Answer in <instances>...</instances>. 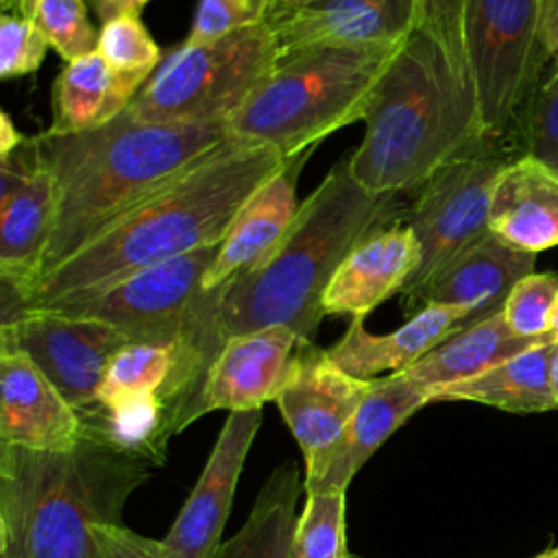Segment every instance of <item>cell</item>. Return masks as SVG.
<instances>
[{
	"instance_id": "42",
	"label": "cell",
	"mask_w": 558,
	"mask_h": 558,
	"mask_svg": "<svg viewBox=\"0 0 558 558\" xmlns=\"http://www.w3.org/2000/svg\"><path fill=\"white\" fill-rule=\"evenodd\" d=\"M549 381H551V392L554 399L558 403V344H554V353H551V364H549Z\"/></svg>"
},
{
	"instance_id": "21",
	"label": "cell",
	"mask_w": 558,
	"mask_h": 558,
	"mask_svg": "<svg viewBox=\"0 0 558 558\" xmlns=\"http://www.w3.org/2000/svg\"><path fill=\"white\" fill-rule=\"evenodd\" d=\"M469 316V310L460 305L432 303L390 333H371L364 318H351L344 336L327 353L344 373L357 379L401 373L466 327Z\"/></svg>"
},
{
	"instance_id": "5",
	"label": "cell",
	"mask_w": 558,
	"mask_h": 558,
	"mask_svg": "<svg viewBox=\"0 0 558 558\" xmlns=\"http://www.w3.org/2000/svg\"><path fill=\"white\" fill-rule=\"evenodd\" d=\"M150 464L87 434L68 451L0 442V558H89L92 527L120 523Z\"/></svg>"
},
{
	"instance_id": "34",
	"label": "cell",
	"mask_w": 558,
	"mask_h": 558,
	"mask_svg": "<svg viewBox=\"0 0 558 558\" xmlns=\"http://www.w3.org/2000/svg\"><path fill=\"white\" fill-rule=\"evenodd\" d=\"M279 9L281 0H198L185 41L205 44L248 26L268 24Z\"/></svg>"
},
{
	"instance_id": "23",
	"label": "cell",
	"mask_w": 558,
	"mask_h": 558,
	"mask_svg": "<svg viewBox=\"0 0 558 558\" xmlns=\"http://www.w3.org/2000/svg\"><path fill=\"white\" fill-rule=\"evenodd\" d=\"M488 229L508 244L541 253L558 244V177L530 155L499 174L488 211Z\"/></svg>"
},
{
	"instance_id": "14",
	"label": "cell",
	"mask_w": 558,
	"mask_h": 558,
	"mask_svg": "<svg viewBox=\"0 0 558 558\" xmlns=\"http://www.w3.org/2000/svg\"><path fill=\"white\" fill-rule=\"evenodd\" d=\"M262 425V408L229 412L207 464L163 543L179 558H207L220 543L238 477Z\"/></svg>"
},
{
	"instance_id": "10",
	"label": "cell",
	"mask_w": 558,
	"mask_h": 558,
	"mask_svg": "<svg viewBox=\"0 0 558 558\" xmlns=\"http://www.w3.org/2000/svg\"><path fill=\"white\" fill-rule=\"evenodd\" d=\"M129 342L109 323L54 310H22L0 327V344L26 353L81 421L96 412L107 366Z\"/></svg>"
},
{
	"instance_id": "16",
	"label": "cell",
	"mask_w": 558,
	"mask_h": 558,
	"mask_svg": "<svg viewBox=\"0 0 558 558\" xmlns=\"http://www.w3.org/2000/svg\"><path fill=\"white\" fill-rule=\"evenodd\" d=\"M85 438L76 410L22 351L0 344V442L68 451Z\"/></svg>"
},
{
	"instance_id": "13",
	"label": "cell",
	"mask_w": 558,
	"mask_h": 558,
	"mask_svg": "<svg viewBox=\"0 0 558 558\" xmlns=\"http://www.w3.org/2000/svg\"><path fill=\"white\" fill-rule=\"evenodd\" d=\"M368 388L371 379L344 373L314 340L296 344L275 405L303 451L305 471L336 445Z\"/></svg>"
},
{
	"instance_id": "30",
	"label": "cell",
	"mask_w": 558,
	"mask_h": 558,
	"mask_svg": "<svg viewBox=\"0 0 558 558\" xmlns=\"http://www.w3.org/2000/svg\"><path fill=\"white\" fill-rule=\"evenodd\" d=\"M96 50L113 70L142 85L163 61L161 50L144 26L140 13H124L100 24Z\"/></svg>"
},
{
	"instance_id": "28",
	"label": "cell",
	"mask_w": 558,
	"mask_h": 558,
	"mask_svg": "<svg viewBox=\"0 0 558 558\" xmlns=\"http://www.w3.org/2000/svg\"><path fill=\"white\" fill-rule=\"evenodd\" d=\"M172 347L129 342L111 357L107 366L98 395V408L126 397L159 395L172 373Z\"/></svg>"
},
{
	"instance_id": "38",
	"label": "cell",
	"mask_w": 558,
	"mask_h": 558,
	"mask_svg": "<svg viewBox=\"0 0 558 558\" xmlns=\"http://www.w3.org/2000/svg\"><path fill=\"white\" fill-rule=\"evenodd\" d=\"M543 37L551 59V65H558V0H538Z\"/></svg>"
},
{
	"instance_id": "36",
	"label": "cell",
	"mask_w": 558,
	"mask_h": 558,
	"mask_svg": "<svg viewBox=\"0 0 558 558\" xmlns=\"http://www.w3.org/2000/svg\"><path fill=\"white\" fill-rule=\"evenodd\" d=\"M414 2H416V28L432 35L445 48L458 74L471 83L466 46H464V0H414Z\"/></svg>"
},
{
	"instance_id": "44",
	"label": "cell",
	"mask_w": 558,
	"mask_h": 558,
	"mask_svg": "<svg viewBox=\"0 0 558 558\" xmlns=\"http://www.w3.org/2000/svg\"><path fill=\"white\" fill-rule=\"evenodd\" d=\"M534 558H558V545H551V547H547L545 551L536 554Z\"/></svg>"
},
{
	"instance_id": "18",
	"label": "cell",
	"mask_w": 558,
	"mask_h": 558,
	"mask_svg": "<svg viewBox=\"0 0 558 558\" xmlns=\"http://www.w3.org/2000/svg\"><path fill=\"white\" fill-rule=\"evenodd\" d=\"M427 403H432V392L401 373L371 379V388L342 436L314 469L305 471V495L333 488L347 490L366 460Z\"/></svg>"
},
{
	"instance_id": "8",
	"label": "cell",
	"mask_w": 558,
	"mask_h": 558,
	"mask_svg": "<svg viewBox=\"0 0 558 558\" xmlns=\"http://www.w3.org/2000/svg\"><path fill=\"white\" fill-rule=\"evenodd\" d=\"M521 155L512 135H484L418 187L405 218L418 242V266L401 292L408 316H414L423 290L490 231L488 211L495 183L504 168Z\"/></svg>"
},
{
	"instance_id": "1",
	"label": "cell",
	"mask_w": 558,
	"mask_h": 558,
	"mask_svg": "<svg viewBox=\"0 0 558 558\" xmlns=\"http://www.w3.org/2000/svg\"><path fill=\"white\" fill-rule=\"evenodd\" d=\"M408 211L401 192H371L340 161L301 203L270 253L222 286L201 290L172 347V373L159 392L170 434L192 423V405L227 340L268 327H290L301 340H314L325 316V288L342 259L368 235L399 225Z\"/></svg>"
},
{
	"instance_id": "46",
	"label": "cell",
	"mask_w": 558,
	"mask_h": 558,
	"mask_svg": "<svg viewBox=\"0 0 558 558\" xmlns=\"http://www.w3.org/2000/svg\"><path fill=\"white\" fill-rule=\"evenodd\" d=\"M551 70H554V72H556V74H558V65H551Z\"/></svg>"
},
{
	"instance_id": "3",
	"label": "cell",
	"mask_w": 558,
	"mask_h": 558,
	"mask_svg": "<svg viewBox=\"0 0 558 558\" xmlns=\"http://www.w3.org/2000/svg\"><path fill=\"white\" fill-rule=\"evenodd\" d=\"M225 140L227 122H146L129 109L92 131L35 135L57 192L39 279Z\"/></svg>"
},
{
	"instance_id": "2",
	"label": "cell",
	"mask_w": 558,
	"mask_h": 558,
	"mask_svg": "<svg viewBox=\"0 0 558 558\" xmlns=\"http://www.w3.org/2000/svg\"><path fill=\"white\" fill-rule=\"evenodd\" d=\"M283 159L275 148L225 140L46 272L22 299L2 292V318L98 294L137 270L220 244L238 209Z\"/></svg>"
},
{
	"instance_id": "20",
	"label": "cell",
	"mask_w": 558,
	"mask_h": 558,
	"mask_svg": "<svg viewBox=\"0 0 558 558\" xmlns=\"http://www.w3.org/2000/svg\"><path fill=\"white\" fill-rule=\"evenodd\" d=\"M416 266L418 242L408 222L368 235L342 259L327 283L325 316L366 318L379 303L405 290Z\"/></svg>"
},
{
	"instance_id": "37",
	"label": "cell",
	"mask_w": 558,
	"mask_h": 558,
	"mask_svg": "<svg viewBox=\"0 0 558 558\" xmlns=\"http://www.w3.org/2000/svg\"><path fill=\"white\" fill-rule=\"evenodd\" d=\"M89 558H179L166 543L142 536L122 523L92 527Z\"/></svg>"
},
{
	"instance_id": "43",
	"label": "cell",
	"mask_w": 558,
	"mask_h": 558,
	"mask_svg": "<svg viewBox=\"0 0 558 558\" xmlns=\"http://www.w3.org/2000/svg\"><path fill=\"white\" fill-rule=\"evenodd\" d=\"M549 333H551L554 342L558 344V299H556V305H554V312H551V318H549Z\"/></svg>"
},
{
	"instance_id": "6",
	"label": "cell",
	"mask_w": 558,
	"mask_h": 558,
	"mask_svg": "<svg viewBox=\"0 0 558 558\" xmlns=\"http://www.w3.org/2000/svg\"><path fill=\"white\" fill-rule=\"evenodd\" d=\"M401 46H310L279 57L270 74L227 120L229 137L294 157L364 120Z\"/></svg>"
},
{
	"instance_id": "31",
	"label": "cell",
	"mask_w": 558,
	"mask_h": 558,
	"mask_svg": "<svg viewBox=\"0 0 558 558\" xmlns=\"http://www.w3.org/2000/svg\"><path fill=\"white\" fill-rule=\"evenodd\" d=\"M512 137L523 155L558 177V74L551 68L517 118Z\"/></svg>"
},
{
	"instance_id": "24",
	"label": "cell",
	"mask_w": 558,
	"mask_h": 558,
	"mask_svg": "<svg viewBox=\"0 0 558 558\" xmlns=\"http://www.w3.org/2000/svg\"><path fill=\"white\" fill-rule=\"evenodd\" d=\"M543 342H554V338H525L514 333L506 325L499 310L482 320L462 327L436 349H432L425 357H421L416 364L401 371V375L427 388L434 401V395L438 390L473 379L490 371L493 366L514 357L517 353Z\"/></svg>"
},
{
	"instance_id": "26",
	"label": "cell",
	"mask_w": 558,
	"mask_h": 558,
	"mask_svg": "<svg viewBox=\"0 0 558 558\" xmlns=\"http://www.w3.org/2000/svg\"><path fill=\"white\" fill-rule=\"evenodd\" d=\"M554 344H536L473 379L447 386L434 395V401H475L506 412L554 410L558 408L549 381Z\"/></svg>"
},
{
	"instance_id": "11",
	"label": "cell",
	"mask_w": 558,
	"mask_h": 558,
	"mask_svg": "<svg viewBox=\"0 0 558 558\" xmlns=\"http://www.w3.org/2000/svg\"><path fill=\"white\" fill-rule=\"evenodd\" d=\"M218 246L183 253L137 270L98 294L44 310L109 323L131 342L174 347Z\"/></svg>"
},
{
	"instance_id": "39",
	"label": "cell",
	"mask_w": 558,
	"mask_h": 558,
	"mask_svg": "<svg viewBox=\"0 0 558 558\" xmlns=\"http://www.w3.org/2000/svg\"><path fill=\"white\" fill-rule=\"evenodd\" d=\"M87 7L94 11L100 24L124 15V13H140L148 0H85Z\"/></svg>"
},
{
	"instance_id": "35",
	"label": "cell",
	"mask_w": 558,
	"mask_h": 558,
	"mask_svg": "<svg viewBox=\"0 0 558 558\" xmlns=\"http://www.w3.org/2000/svg\"><path fill=\"white\" fill-rule=\"evenodd\" d=\"M50 48L33 20L2 13L0 17V76L15 78L37 72Z\"/></svg>"
},
{
	"instance_id": "22",
	"label": "cell",
	"mask_w": 558,
	"mask_h": 558,
	"mask_svg": "<svg viewBox=\"0 0 558 558\" xmlns=\"http://www.w3.org/2000/svg\"><path fill=\"white\" fill-rule=\"evenodd\" d=\"M536 253L517 248L488 231L458 255L418 296L414 314L432 303L469 310V325L499 312L510 290L534 272Z\"/></svg>"
},
{
	"instance_id": "4",
	"label": "cell",
	"mask_w": 558,
	"mask_h": 558,
	"mask_svg": "<svg viewBox=\"0 0 558 558\" xmlns=\"http://www.w3.org/2000/svg\"><path fill=\"white\" fill-rule=\"evenodd\" d=\"M364 124V137L347 166L371 192L418 190L484 137L473 85L421 28L408 35L386 68Z\"/></svg>"
},
{
	"instance_id": "25",
	"label": "cell",
	"mask_w": 558,
	"mask_h": 558,
	"mask_svg": "<svg viewBox=\"0 0 558 558\" xmlns=\"http://www.w3.org/2000/svg\"><path fill=\"white\" fill-rule=\"evenodd\" d=\"M142 89L98 52L68 61L52 83L50 133H83L118 118Z\"/></svg>"
},
{
	"instance_id": "27",
	"label": "cell",
	"mask_w": 558,
	"mask_h": 558,
	"mask_svg": "<svg viewBox=\"0 0 558 558\" xmlns=\"http://www.w3.org/2000/svg\"><path fill=\"white\" fill-rule=\"evenodd\" d=\"M299 493L296 462L288 460L264 482L246 523L207 558H292Z\"/></svg>"
},
{
	"instance_id": "33",
	"label": "cell",
	"mask_w": 558,
	"mask_h": 558,
	"mask_svg": "<svg viewBox=\"0 0 558 558\" xmlns=\"http://www.w3.org/2000/svg\"><path fill=\"white\" fill-rule=\"evenodd\" d=\"M558 299L556 272H530L510 290L501 314L506 325L525 338H543L549 333V318Z\"/></svg>"
},
{
	"instance_id": "29",
	"label": "cell",
	"mask_w": 558,
	"mask_h": 558,
	"mask_svg": "<svg viewBox=\"0 0 558 558\" xmlns=\"http://www.w3.org/2000/svg\"><path fill=\"white\" fill-rule=\"evenodd\" d=\"M344 512L347 490L307 493L292 538V558H349Z\"/></svg>"
},
{
	"instance_id": "32",
	"label": "cell",
	"mask_w": 558,
	"mask_h": 558,
	"mask_svg": "<svg viewBox=\"0 0 558 558\" xmlns=\"http://www.w3.org/2000/svg\"><path fill=\"white\" fill-rule=\"evenodd\" d=\"M85 0H39L31 20L46 35L61 59L74 61L98 48V31L92 26Z\"/></svg>"
},
{
	"instance_id": "9",
	"label": "cell",
	"mask_w": 558,
	"mask_h": 558,
	"mask_svg": "<svg viewBox=\"0 0 558 558\" xmlns=\"http://www.w3.org/2000/svg\"><path fill=\"white\" fill-rule=\"evenodd\" d=\"M464 46L484 135H512L551 61L538 0H464Z\"/></svg>"
},
{
	"instance_id": "17",
	"label": "cell",
	"mask_w": 558,
	"mask_h": 558,
	"mask_svg": "<svg viewBox=\"0 0 558 558\" xmlns=\"http://www.w3.org/2000/svg\"><path fill=\"white\" fill-rule=\"evenodd\" d=\"M299 342L290 327H268L227 340L205 375L190 418L214 410H255L275 401Z\"/></svg>"
},
{
	"instance_id": "41",
	"label": "cell",
	"mask_w": 558,
	"mask_h": 558,
	"mask_svg": "<svg viewBox=\"0 0 558 558\" xmlns=\"http://www.w3.org/2000/svg\"><path fill=\"white\" fill-rule=\"evenodd\" d=\"M37 2H39V0H0L4 13L22 15V17H28V20H31V15H33Z\"/></svg>"
},
{
	"instance_id": "40",
	"label": "cell",
	"mask_w": 558,
	"mask_h": 558,
	"mask_svg": "<svg viewBox=\"0 0 558 558\" xmlns=\"http://www.w3.org/2000/svg\"><path fill=\"white\" fill-rule=\"evenodd\" d=\"M22 142H24V135L17 133L11 116L2 111L0 113V159L9 157Z\"/></svg>"
},
{
	"instance_id": "19",
	"label": "cell",
	"mask_w": 558,
	"mask_h": 558,
	"mask_svg": "<svg viewBox=\"0 0 558 558\" xmlns=\"http://www.w3.org/2000/svg\"><path fill=\"white\" fill-rule=\"evenodd\" d=\"M310 155L312 150L286 157L281 168L244 201L203 277L201 290L222 286L233 275L255 266L279 244L301 207L296 179Z\"/></svg>"
},
{
	"instance_id": "45",
	"label": "cell",
	"mask_w": 558,
	"mask_h": 558,
	"mask_svg": "<svg viewBox=\"0 0 558 558\" xmlns=\"http://www.w3.org/2000/svg\"><path fill=\"white\" fill-rule=\"evenodd\" d=\"M307 2H314V0H281V9H290V7H301V4H307Z\"/></svg>"
},
{
	"instance_id": "15",
	"label": "cell",
	"mask_w": 558,
	"mask_h": 558,
	"mask_svg": "<svg viewBox=\"0 0 558 558\" xmlns=\"http://www.w3.org/2000/svg\"><path fill=\"white\" fill-rule=\"evenodd\" d=\"M279 57L310 46H401L416 28L414 0H314L268 22Z\"/></svg>"
},
{
	"instance_id": "12",
	"label": "cell",
	"mask_w": 558,
	"mask_h": 558,
	"mask_svg": "<svg viewBox=\"0 0 558 558\" xmlns=\"http://www.w3.org/2000/svg\"><path fill=\"white\" fill-rule=\"evenodd\" d=\"M57 214L54 179L35 137L0 159V277L2 292L22 299L41 275Z\"/></svg>"
},
{
	"instance_id": "7",
	"label": "cell",
	"mask_w": 558,
	"mask_h": 558,
	"mask_svg": "<svg viewBox=\"0 0 558 558\" xmlns=\"http://www.w3.org/2000/svg\"><path fill=\"white\" fill-rule=\"evenodd\" d=\"M279 61L270 24L172 48L126 107L146 122H227Z\"/></svg>"
}]
</instances>
